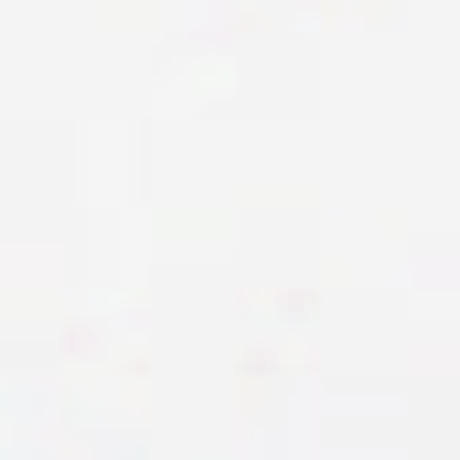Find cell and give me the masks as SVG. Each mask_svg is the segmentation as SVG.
Wrapping results in <instances>:
<instances>
[]
</instances>
